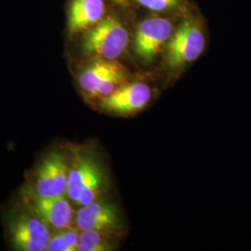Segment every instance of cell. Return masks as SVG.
<instances>
[{"label": "cell", "instance_id": "6da1fadb", "mask_svg": "<svg viewBox=\"0 0 251 251\" xmlns=\"http://www.w3.org/2000/svg\"><path fill=\"white\" fill-rule=\"evenodd\" d=\"M128 34L119 21L107 18L92 28L85 36L83 50L100 59L114 60L124 52Z\"/></svg>", "mask_w": 251, "mask_h": 251}, {"label": "cell", "instance_id": "7a4b0ae2", "mask_svg": "<svg viewBox=\"0 0 251 251\" xmlns=\"http://www.w3.org/2000/svg\"><path fill=\"white\" fill-rule=\"evenodd\" d=\"M125 69L113 60L100 59L90 64L81 73L78 82L90 96L104 98L124 83Z\"/></svg>", "mask_w": 251, "mask_h": 251}, {"label": "cell", "instance_id": "3957f363", "mask_svg": "<svg viewBox=\"0 0 251 251\" xmlns=\"http://www.w3.org/2000/svg\"><path fill=\"white\" fill-rule=\"evenodd\" d=\"M69 166L61 152L49 154L36 171V196L53 198L64 196L67 191Z\"/></svg>", "mask_w": 251, "mask_h": 251}, {"label": "cell", "instance_id": "277c9868", "mask_svg": "<svg viewBox=\"0 0 251 251\" xmlns=\"http://www.w3.org/2000/svg\"><path fill=\"white\" fill-rule=\"evenodd\" d=\"M205 49V37L197 25L184 23L172 37L168 50V63L172 70L197 60Z\"/></svg>", "mask_w": 251, "mask_h": 251}, {"label": "cell", "instance_id": "5b68a950", "mask_svg": "<svg viewBox=\"0 0 251 251\" xmlns=\"http://www.w3.org/2000/svg\"><path fill=\"white\" fill-rule=\"evenodd\" d=\"M11 241L23 251H47L50 239L48 226L41 220L29 215L15 218L9 226Z\"/></svg>", "mask_w": 251, "mask_h": 251}, {"label": "cell", "instance_id": "8992f818", "mask_svg": "<svg viewBox=\"0 0 251 251\" xmlns=\"http://www.w3.org/2000/svg\"><path fill=\"white\" fill-rule=\"evenodd\" d=\"M172 27L167 19H147L140 24L135 37V52L145 61H151L162 45L171 37Z\"/></svg>", "mask_w": 251, "mask_h": 251}, {"label": "cell", "instance_id": "52a82bcc", "mask_svg": "<svg viewBox=\"0 0 251 251\" xmlns=\"http://www.w3.org/2000/svg\"><path fill=\"white\" fill-rule=\"evenodd\" d=\"M152 90L148 85L136 82L118 88L100 100V107L117 114H131L142 110L149 102Z\"/></svg>", "mask_w": 251, "mask_h": 251}, {"label": "cell", "instance_id": "ba28073f", "mask_svg": "<svg viewBox=\"0 0 251 251\" xmlns=\"http://www.w3.org/2000/svg\"><path fill=\"white\" fill-rule=\"evenodd\" d=\"M120 220L117 207L104 201H97L82 206L76 214L78 230H96L112 233L119 228Z\"/></svg>", "mask_w": 251, "mask_h": 251}, {"label": "cell", "instance_id": "9c48e42d", "mask_svg": "<svg viewBox=\"0 0 251 251\" xmlns=\"http://www.w3.org/2000/svg\"><path fill=\"white\" fill-rule=\"evenodd\" d=\"M31 204L37 215L54 228L62 230L72 224V206L64 196L43 198L33 194Z\"/></svg>", "mask_w": 251, "mask_h": 251}, {"label": "cell", "instance_id": "30bf717a", "mask_svg": "<svg viewBox=\"0 0 251 251\" xmlns=\"http://www.w3.org/2000/svg\"><path fill=\"white\" fill-rule=\"evenodd\" d=\"M103 11V0H74L69 12V32L75 34L95 25Z\"/></svg>", "mask_w": 251, "mask_h": 251}, {"label": "cell", "instance_id": "8fae6325", "mask_svg": "<svg viewBox=\"0 0 251 251\" xmlns=\"http://www.w3.org/2000/svg\"><path fill=\"white\" fill-rule=\"evenodd\" d=\"M97 164L89 156L77 155L69 170L67 196L72 201L78 203L81 193L92 171L97 168Z\"/></svg>", "mask_w": 251, "mask_h": 251}, {"label": "cell", "instance_id": "7c38bea8", "mask_svg": "<svg viewBox=\"0 0 251 251\" xmlns=\"http://www.w3.org/2000/svg\"><path fill=\"white\" fill-rule=\"evenodd\" d=\"M108 232L96 230H84L79 233V243L76 251H105L112 250L105 233Z\"/></svg>", "mask_w": 251, "mask_h": 251}, {"label": "cell", "instance_id": "4fadbf2b", "mask_svg": "<svg viewBox=\"0 0 251 251\" xmlns=\"http://www.w3.org/2000/svg\"><path fill=\"white\" fill-rule=\"evenodd\" d=\"M102 187V175L100 171L99 167H97L92 173L90 178L87 180L84 189L81 193L80 198L78 200V205L87 206L90 203L94 202L99 198Z\"/></svg>", "mask_w": 251, "mask_h": 251}, {"label": "cell", "instance_id": "5bb4252c", "mask_svg": "<svg viewBox=\"0 0 251 251\" xmlns=\"http://www.w3.org/2000/svg\"><path fill=\"white\" fill-rule=\"evenodd\" d=\"M47 251H71L70 248L67 244V241L64 237L63 233L60 232L56 233L54 236L50 237L49 244H48V248Z\"/></svg>", "mask_w": 251, "mask_h": 251}, {"label": "cell", "instance_id": "9a60e30c", "mask_svg": "<svg viewBox=\"0 0 251 251\" xmlns=\"http://www.w3.org/2000/svg\"><path fill=\"white\" fill-rule=\"evenodd\" d=\"M148 9L160 11L169 9L177 4L178 0H138Z\"/></svg>", "mask_w": 251, "mask_h": 251}, {"label": "cell", "instance_id": "2e32d148", "mask_svg": "<svg viewBox=\"0 0 251 251\" xmlns=\"http://www.w3.org/2000/svg\"><path fill=\"white\" fill-rule=\"evenodd\" d=\"M61 232L64 235L67 244L70 248V251H76L78 243H79V233L77 232V230L73 229L71 227H68L65 229H62Z\"/></svg>", "mask_w": 251, "mask_h": 251}, {"label": "cell", "instance_id": "e0dca14e", "mask_svg": "<svg viewBox=\"0 0 251 251\" xmlns=\"http://www.w3.org/2000/svg\"><path fill=\"white\" fill-rule=\"evenodd\" d=\"M115 1H117V2H122V1H124V0H115Z\"/></svg>", "mask_w": 251, "mask_h": 251}]
</instances>
